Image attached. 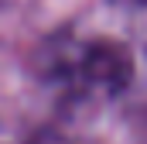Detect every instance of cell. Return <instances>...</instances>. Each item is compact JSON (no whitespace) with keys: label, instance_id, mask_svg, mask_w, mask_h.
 Masks as SVG:
<instances>
[{"label":"cell","instance_id":"6da1fadb","mask_svg":"<svg viewBox=\"0 0 147 144\" xmlns=\"http://www.w3.org/2000/svg\"><path fill=\"white\" fill-rule=\"evenodd\" d=\"M79 72L99 86L103 93H120L127 82H130V55L116 45H106V41H96L86 48V55L79 58Z\"/></svg>","mask_w":147,"mask_h":144},{"label":"cell","instance_id":"7a4b0ae2","mask_svg":"<svg viewBox=\"0 0 147 144\" xmlns=\"http://www.w3.org/2000/svg\"><path fill=\"white\" fill-rule=\"evenodd\" d=\"M38 144H65V141H58V137H41Z\"/></svg>","mask_w":147,"mask_h":144}]
</instances>
